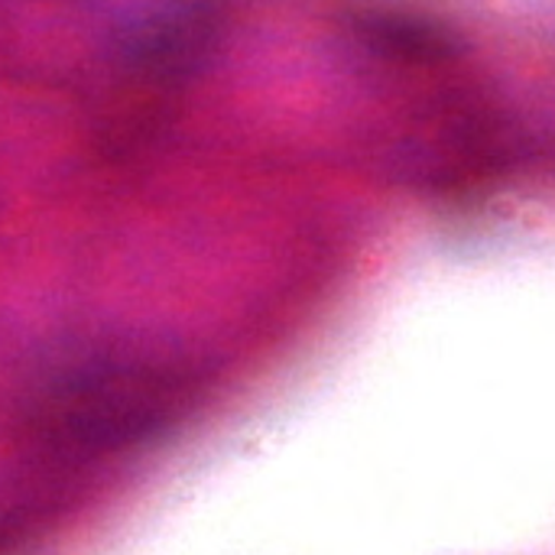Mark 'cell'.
Instances as JSON below:
<instances>
[{"label":"cell","mask_w":555,"mask_h":555,"mask_svg":"<svg viewBox=\"0 0 555 555\" xmlns=\"http://www.w3.org/2000/svg\"><path fill=\"white\" fill-rule=\"evenodd\" d=\"M156 387L140 354L101 351L62 367L39 393V423L62 442L114 446L153 420Z\"/></svg>","instance_id":"cell-1"}]
</instances>
